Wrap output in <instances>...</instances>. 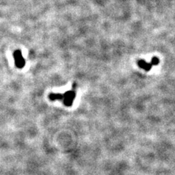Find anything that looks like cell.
<instances>
[{
  "label": "cell",
  "mask_w": 175,
  "mask_h": 175,
  "mask_svg": "<svg viewBox=\"0 0 175 175\" xmlns=\"http://www.w3.org/2000/svg\"><path fill=\"white\" fill-rule=\"evenodd\" d=\"M13 56H14L15 59V66L19 69H22L25 67V60H24L23 56H22L21 51V50H15L14 52V54H13Z\"/></svg>",
  "instance_id": "cell-1"
},
{
  "label": "cell",
  "mask_w": 175,
  "mask_h": 175,
  "mask_svg": "<svg viewBox=\"0 0 175 175\" xmlns=\"http://www.w3.org/2000/svg\"><path fill=\"white\" fill-rule=\"evenodd\" d=\"M63 104L67 107H71L72 105V103L74 102V98L76 96L75 92L73 91H67L66 93L63 94Z\"/></svg>",
  "instance_id": "cell-2"
},
{
  "label": "cell",
  "mask_w": 175,
  "mask_h": 175,
  "mask_svg": "<svg viewBox=\"0 0 175 175\" xmlns=\"http://www.w3.org/2000/svg\"><path fill=\"white\" fill-rule=\"evenodd\" d=\"M138 66H139L140 68H142V69L145 70V71H147V72L150 71V70L151 69V68H152V65L151 64V63H147L146 61L144 60H140L138 61Z\"/></svg>",
  "instance_id": "cell-3"
},
{
  "label": "cell",
  "mask_w": 175,
  "mask_h": 175,
  "mask_svg": "<svg viewBox=\"0 0 175 175\" xmlns=\"http://www.w3.org/2000/svg\"><path fill=\"white\" fill-rule=\"evenodd\" d=\"M49 98L51 101L61 100L63 98V96L61 93H50L49 95Z\"/></svg>",
  "instance_id": "cell-4"
},
{
  "label": "cell",
  "mask_w": 175,
  "mask_h": 175,
  "mask_svg": "<svg viewBox=\"0 0 175 175\" xmlns=\"http://www.w3.org/2000/svg\"><path fill=\"white\" fill-rule=\"evenodd\" d=\"M159 61H159L158 58H157V57H153V58H152V60H151L150 63L152 66H157L159 63Z\"/></svg>",
  "instance_id": "cell-5"
}]
</instances>
